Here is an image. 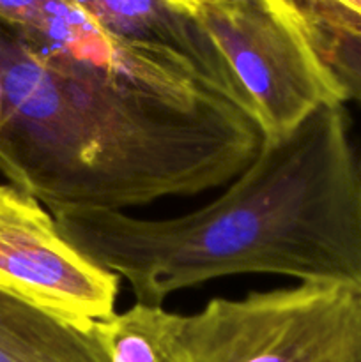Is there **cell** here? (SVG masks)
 Segmentation results:
<instances>
[{
	"label": "cell",
	"mask_w": 361,
	"mask_h": 362,
	"mask_svg": "<svg viewBox=\"0 0 361 362\" xmlns=\"http://www.w3.org/2000/svg\"><path fill=\"white\" fill-rule=\"evenodd\" d=\"M335 2H338L340 6L347 7L349 11H353V13L361 16V0H335Z\"/></svg>",
	"instance_id": "cell-11"
},
{
	"label": "cell",
	"mask_w": 361,
	"mask_h": 362,
	"mask_svg": "<svg viewBox=\"0 0 361 362\" xmlns=\"http://www.w3.org/2000/svg\"><path fill=\"white\" fill-rule=\"evenodd\" d=\"M183 362H361V286L299 283L212 299L193 315L163 311Z\"/></svg>",
	"instance_id": "cell-2"
},
{
	"label": "cell",
	"mask_w": 361,
	"mask_h": 362,
	"mask_svg": "<svg viewBox=\"0 0 361 362\" xmlns=\"http://www.w3.org/2000/svg\"><path fill=\"white\" fill-rule=\"evenodd\" d=\"M251 106L264 141L278 140L345 94L303 35L269 0L193 14Z\"/></svg>",
	"instance_id": "cell-3"
},
{
	"label": "cell",
	"mask_w": 361,
	"mask_h": 362,
	"mask_svg": "<svg viewBox=\"0 0 361 362\" xmlns=\"http://www.w3.org/2000/svg\"><path fill=\"white\" fill-rule=\"evenodd\" d=\"M0 20L52 62L96 67L158 87L170 81L172 64L165 55L113 39L74 0H0Z\"/></svg>",
	"instance_id": "cell-5"
},
{
	"label": "cell",
	"mask_w": 361,
	"mask_h": 362,
	"mask_svg": "<svg viewBox=\"0 0 361 362\" xmlns=\"http://www.w3.org/2000/svg\"><path fill=\"white\" fill-rule=\"evenodd\" d=\"M117 41L173 53L193 64L229 101L253 117L225 60L200 21L166 0H74ZM255 119V117H253Z\"/></svg>",
	"instance_id": "cell-6"
},
{
	"label": "cell",
	"mask_w": 361,
	"mask_h": 362,
	"mask_svg": "<svg viewBox=\"0 0 361 362\" xmlns=\"http://www.w3.org/2000/svg\"><path fill=\"white\" fill-rule=\"evenodd\" d=\"M119 279L80 253L35 198L0 184V288L92 327L115 315Z\"/></svg>",
	"instance_id": "cell-4"
},
{
	"label": "cell",
	"mask_w": 361,
	"mask_h": 362,
	"mask_svg": "<svg viewBox=\"0 0 361 362\" xmlns=\"http://www.w3.org/2000/svg\"><path fill=\"white\" fill-rule=\"evenodd\" d=\"M361 106V16L335 0H269Z\"/></svg>",
	"instance_id": "cell-8"
},
{
	"label": "cell",
	"mask_w": 361,
	"mask_h": 362,
	"mask_svg": "<svg viewBox=\"0 0 361 362\" xmlns=\"http://www.w3.org/2000/svg\"><path fill=\"white\" fill-rule=\"evenodd\" d=\"M52 216L80 253L126 279L147 306L250 272L361 286V161L343 105L264 141L222 197L190 214L142 219L62 209Z\"/></svg>",
	"instance_id": "cell-1"
},
{
	"label": "cell",
	"mask_w": 361,
	"mask_h": 362,
	"mask_svg": "<svg viewBox=\"0 0 361 362\" xmlns=\"http://www.w3.org/2000/svg\"><path fill=\"white\" fill-rule=\"evenodd\" d=\"M163 308L137 303L96 322L94 331L112 362H183L163 325Z\"/></svg>",
	"instance_id": "cell-9"
},
{
	"label": "cell",
	"mask_w": 361,
	"mask_h": 362,
	"mask_svg": "<svg viewBox=\"0 0 361 362\" xmlns=\"http://www.w3.org/2000/svg\"><path fill=\"white\" fill-rule=\"evenodd\" d=\"M0 362H112L94 325L74 324L0 288Z\"/></svg>",
	"instance_id": "cell-7"
},
{
	"label": "cell",
	"mask_w": 361,
	"mask_h": 362,
	"mask_svg": "<svg viewBox=\"0 0 361 362\" xmlns=\"http://www.w3.org/2000/svg\"><path fill=\"white\" fill-rule=\"evenodd\" d=\"M170 6L184 11L188 14H195L205 7H227V6H244V4H258L264 0H166Z\"/></svg>",
	"instance_id": "cell-10"
}]
</instances>
